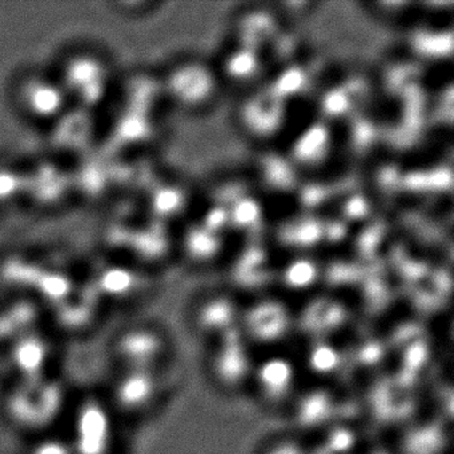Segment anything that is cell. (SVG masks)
<instances>
[{"mask_svg": "<svg viewBox=\"0 0 454 454\" xmlns=\"http://www.w3.org/2000/svg\"><path fill=\"white\" fill-rule=\"evenodd\" d=\"M73 108L90 111L110 98L116 86V73L110 58L99 50L76 47L68 50L54 66Z\"/></svg>", "mask_w": 454, "mask_h": 454, "instance_id": "6da1fadb", "label": "cell"}, {"mask_svg": "<svg viewBox=\"0 0 454 454\" xmlns=\"http://www.w3.org/2000/svg\"><path fill=\"white\" fill-rule=\"evenodd\" d=\"M159 86L180 110L200 114L216 103L223 83L215 65L200 58L183 57L164 68Z\"/></svg>", "mask_w": 454, "mask_h": 454, "instance_id": "7a4b0ae2", "label": "cell"}, {"mask_svg": "<svg viewBox=\"0 0 454 454\" xmlns=\"http://www.w3.org/2000/svg\"><path fill=\"white\" fill-rule=\"evenodd\" d=\"M15 108L26 121L43 127L54 126L73 110L67 92L54 67L26 70L12 87Z\"/></svg>", "mask_w": 454, "mask_h": 454, "instance_id": "3957f363", "label": "cell"}, {"mask_svg": "<svg viewBox=\"0 0 454 454\" xmlns=\"http://www.w3.org/2000/svg\"><path fill=\"white\" fill-rule=\"evenodd\" d=\"M206 345L204 361L212 384L231 395L248 392L257 357L240 328Z\"/></svg>", "mask_w": 454, "mask_h": 454, "instance_id": "277c9868", "label": "cell"}, {"mask_svg": "<svg viewBox=\"0 0 454 454\" xmlns=\"http://www.w3.org/2000/svg\"><path fill=\"white\" fill-rule=\"evenodd\" d=\"M297 364L281 353H268L257 358L248 392L267 413H284L300 390Z\"/></svg>", "mask_w": 454, "mask_h": 454, "instance_id": "5b68a950", "label": "cell"}, {"mask_svg": "<svg viewBox=\"0 0 454 454\" xmlns=\"http://www.w3.org/2000/svg\"><path fill=\"white\" fill-rule=\"evenodd\" d=\"M294 326L291 312L275 300H262L241 308L239 328L252 348L278 347L291 336Z\"/></svg>", "mask_w": 454, "mask_h": 454, "instance_id": "8992f818", "label": "cell"}, {"mask_svg": "<svg viewBox=\"0 0 454 454\" xmlns=\"http://www.w3.org/2000/svg\"><path fill=\"white\" fill-rule=\"evenodd\" d=\"M240 317V305L225 292H208L198 297L188 313L191 331L206 344L239 329Z\"/></svg>", "mask_w": 454, "mask_h": 454, "instance_id": "52a82bcc", "label": "cell"}, {"mask_svg": "<svg viewBox=\"0 0 454 454\" xmlns=\"http://www.w3.org/2000/svg\"><path fill=\"white\" fill-rule=\"evenodd\" d=\"M286 121L284 98L272 90L254 91L244 98L238 110V123L247 137L254 140H270L283 129Z\"/></svg>", "mask_w": 454, "mask_h": 454, "instance_id": "ba28073f", "label": "cell"}, {"mask_svg": "<svg viewBox=\"0 0 454 454\" xmlns=\"http://www.w3.org/2000/svg\"><path fill=\"white\" fill-rule=\"evenodd\" d=\"M336 409L334 395L325 387L318 385L307 390L300 387L286 414L291 416L297 429L312 432L325 427L334 416Z\"/></svg>", "mask_w": 454, "mask_h": 454, "instance_id": "9c48e42d", "label": "cell"}, {"mask_svg": "<svg viewBox=\"0 0 454 454\" xmlns=\"http://www.w3.org/2000/svg\"><path fill=\"white\" fill-rule=\"evenodd\" d=\"M214 65L223 84L231 82L236 86L249 87L262 73L264 62L254 47L238 43L233 49L225 50L219 62Z\"/></svg>", "mask_w": 454, "mask_h": 454, "instance_id": "30bf717a", "label": "cell"}, {"mask_svg": "<svg viewBox=\"0 0 454 454\" xmlns=\"http://www.w3.org/2000/svg\"><path fill=\"white\" fill-rule=\"evenodd\" d=\"M302 361L309 373L318 379L336 376L344 366L342 353L340 352L339 348L323 340H317V341L313 340L307 352H304Z\"/></svg>", "mask_w": 454, "mask_h": 454, "instance_id": "8fae6325", "label": "cell"}, {"mask_svg": "<svg viewBox=\"0 0 454 454\" xmlns=\"http://www.w3.org/2000/svg\"><path fill=\"white\" fill-rule=\"evenodd\" d=\"M329 147H331V142H329L328 131L323 127H310L297 140L296 145H294V159H296L294 163L296 161L307 166L320 163L323 158H325Z\"/></svg>", "mask_w": 454, "mask_h": 454, "instance_id": "7c38bea8", "label": "cell"}, {"mask_svg": "<svg viewBox=\"0 0 454 454\" xmlns=\"http://www.w3.org/2000/svg\"><path fill=\"white\" fill-rule=\"evenodd\" d=\"M317 281V270L308 262H297L283 270V283L292 291L312 288Z\"/></svg>", "mask_w": 454, "mask_h": 454, "instance_id": "4fadbf2b", "label": "cell"}, {"mask_svg": "<svg viewBox=\"0 0 454 454\" xmlns=\"http://www.w3.org/2000/svg\"><path fill=\"white\" fill-rule=\"evenodd\" d=\"M216 240H215V233H212V230L208 232L206 231H193L187 238V248L188 252L192 254H196L193 260H199L200 262L211 260V254H214L215 249H216Z\"/></svg>", "mask_w": 454, "mask_h": 454, "instance_id": "5bb4252c", "label": "cell"}, {"mask_svg": "<svg viewBox=\"0 0 454 454\" xmlns=\"http://www.w3.org/2000/svg\"><path fill=\"white\" fill-rule=\"evenodd\" d=\"M302 449H299V446L294 445V441H289V442H284V441H278L276 443H270L267 446L264 453L262 454H302Z\"/></svg>", "mask_w": 454, "mask_h": 454, "instance_id": "9a60e30c", "label": "cell"}]
</instances>
